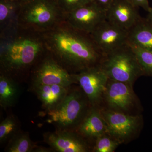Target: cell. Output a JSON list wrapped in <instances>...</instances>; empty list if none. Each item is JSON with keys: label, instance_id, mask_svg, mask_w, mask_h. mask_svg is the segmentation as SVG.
<instances>
[{"label": "cell", "instance_id": "1", "mask_svg": "<svg viewBox=\"0 0 152 152\" xmlns=\"http://www.w3.org/2000/svg\"><path fill=\"white\" fill-rule=\"evenodd\" d=\"M42 35L47 51L68 71L78 73L100 65L104 56L91 34L75 29L64 20Z\"/></svg>", "mask_w": 152, "mask_h": 152}, {"label": "cell", "instance_id": "2", "mask_svg": "<svg viewBox=\"0 0 152 152\" xmlns=\"http://www.w3.org/2000/svg\"><path fill=\"white\" fill-rule=\"evenodd\" d=\"M47 50L42 34L19 28L0 37V63L3 73L10 75L31 67Z\"/></svg>", "mask_w": 152, "mask_h": 152}, {"label": "cell", "instance_id": "3", "mask_svg": "<svg viewBox=\"0 0 152 152\" xmlns=\"http://www.w3.org/2000/svg\"><path fill=\"white\" fill-rule=\"evenodd\" d=\"M64 20L57 0L22 1L19 15L20 28L40 34L53 28Z\"/></svg>", "mask_w": 152, "mask_h": 152}, {"label": "cell", "instance_id": "4", "mask_svg": "<svg viewBox=\"0 0 152 152\" xmlns=\"http://www.w3.org/2000/svg\"><path fill=\"white\" fill-rule=\"evenodd\" d=\"M100 66L110 80L129 84L144 74L129 43L104 56Z\"/></svg>", "mask_w": 152, "mask_h": 152}, {"label": "cell", "instance_id": "5", "mask_svg": "<svg viewBox=\"0 0 152 152\" xmlns=\"http://www.w3.org/2000/svg\"><path fill=\"white\" fill-rule=\"evenodd\" d=\"M34 84L60 85L69 87L76 81L73 75L48 51L34 72Z\"/></svg>", "mask_w": 152, "mask_h": 152}, {"label": "cell", "instance_id": "6", "mask_svg": "<svg viewBox=\"0 0 152 152\" xmlns=\"http://www.w3.org/2000/svg\"><path fill=\"white\" fill-rule=\"evenodd\" d=\"M84 107V102L80 93H68L58 105L48 111L49 122L61 129L71 127L80 118Z\"/></svg>", "mask_w": 152, "mask_h": 152}, {"label": "cell", "instance_id": "7", "mask_svg": "<svg viewBox=\"0 0 152 152\" xmlns=\"http://www.w3.org/2000/svg\"><path fill=\"white\" fill-rule=\"evenodd\" d=\"M106 20L107 11L92 1L64 15V21L70 26L89 34Z\"/></svg>", "mask_w": 152, "mask_h": 152}, {"label": "cell", "instance_id": "8", "mask_svg": "<svg viewBox=\"0 0 152 152\" xmlns=\"http://www.w3.org/2000/svg\"><path fill=\"white\" fill-rule=\"evenodd\" d=\"M91 37L104 56L110 53L128 43V31L107 20L96 28Z\"/></svg>", "mask_w": 152, "mask_h": 152}, {"label": "cell", "instance_id": "9", "mask_svg": "<svg viewBox=\"0 0 152 152\" xmlns=\"http://www.w3.org/2000/svg\"><path fill=\"white\" fill-rule=\"evenodd\" d=\"M91 102L94 103L100 99L107 88L108 77L100 65L92 67L73 74Z\"/></svg>", "mask_w": 152, "mask_h": 152}, {"label": "cell", "instance_id": "10", "mask_svg": "<svg viewBox=\"0 0 152 152\" xmlns=\"http://www.w3.org/2000/svg\"><path fill=\"white\" fill-rule=\"evenodd\" d=\"M138 8L129 0H114L107 10V20L129 31L141 18Z\"/></svg>", "mask_w": 152, "mask_h": 152}, {"label": "cell", "instance_id": "11", "mask_svg": "<svg viewBox=\"0 0 152 152\" xmlns=\"http://www.w3.org/2000/svg\"><path fill=\"white\" fill-rule=\"evenodd\" d=\"M107 132L119 139L127 138L134 132L139 124L137 116H130L117 112H109L104 115Z\"/></svg>", "mask_w": 152, "mask_h": 152}, {"label": "cell", "instance_id": "12", "mask_svg": "<svg viewBox=\"0 0 152 152\" xmlns=\"http://www.w3.org/2000/svg\"><path fill=\"white\" fill-rule=\"evenodd\" d=\"M45 141L53 149L60 152L87 151L86 144L72 133L65 131H57L46 133Z\"/></svg>", "mask_w": 152, "mask_h": 152}, {"label": "cell", "instance_id": "13", "mask_svg": "<svg viewBox=\"0 0 152 152\" xmlns=\"http://www.w3.org/2000/svg\"><path fill=\"white\" fill-rule=\"evenodd\" d=\"M22 1L0 0V37L18 29L19 15Z\"/></svg>", "mask_w": 152, "mask_h": 152}, {"label": "cell", "instance_id": "14", "mask_svg": "<svg viewBox=\"0 0 152 152\" xmlns=\"http://www.w3.org/2000/svg\"><path fill=\"white\" fill-rule=\"evenodd\" d=\"M110 80V79H109ZM107 88V100L114 108L127 110L132 104L134 96L129 84L110 80Z\"/></svg>", "mask_w": 152, "mask_h": 152}, {"label": "cell", "instance_id": "15", "mask_svg": "<svg viewBox=\"0 0 152 152\" xmlns=\"http://www.w3.org/2000/svg\"><path fill=\"white\" fill-rule=\"evenodd\" d=\"M36 94L48 111L54 109L66 97L69 87L60 85L34 84Z\"/></svg>", "mask_w": 152, "mask_h": 152}, {"label": "cell", "instance_id": "16", "mask_svg": "<svg viewBox=\"0 0 152 152\" xmlns=\"http://www.w3.org/2000/svg\"><path fill=\"white\" fill-rule=\"evenodd\" d=\"M128 43L152 50V24L148 19L141 18L128 31Z\"/></svg>", "mask_w": 152, "mask_h": 152}, {"label": "cell", "instance_id": "17", "mask_svg": "<svg viewBox=\"0 0 152 152\" xmlns=\"http://www.w3.org/2000/svg\"><path fill=\"white\" fill-rule=\"evenodd\" d=\"M79 131L85 136L99 137L107 131V124L99 112L92 110L82 123Z\"/></svg>", "mask_w": 152, "mask_h": 152}, {"label": "cell", "instance_id": "18", "mask_svg": "<svg viewBox=\"0 0 152 152\" xmlns=\"http://www.w3.org/2000/svg\"><path fill=\"white\" fill-rule=\"evenodd\" d=\"M19 94L18 86L10 76L3 73L0 76V105L6 109L15 102Z\"/></svg>", "mask_w": 152, "mask_h": 152}, {"label": "cell", "instance_id": "19", "mask_svg": "<svg viewBox=\"0 0 152 152\" xmlns=\"http://www.w3.org/2000/svg\"><path fill=\"white\" fill-rule=\"evenodd\" d=\"M36 145L26 133L18 132L10 140L6 149L9 152H30L36 148Z\"/></svg>", "mask_w": 152, "mask_h": 152}, {"label": "cell", "instance_id": "20", "mask_svg": "<svg viewBox=\"0 0 152 152\" xmlns=\"http://www.w3.org/2000/svg\"><path fill=\"white\" fill-rule=\"evenodd\" d=\"M129 44L134 52L144 74L152 76V50Z\"/></svg>", "mask_w": 152, "mask_h": 152}, {"label": "cell", "instance_id": "21", "mask_svg": "<svg viewBox=\"0 0 152 152\" xmlns=\"http://www.w3.org/2000/svg\"><path fill=\"white\" fill-rule=\"evenodd\" d=\"M18 125L12 116L6 118L0 124V141L3 143L10 140L18 132Z\"/></svg>", "mask_w": 152, "mask_h": 152}, {"label": "cell", "instance_id": "22", "mask_svg": "<svg viewBox=\"0 0 152 152\" xmlns=\"http://www.w3.org/2000/svg\"><path fill=\"white\" fill-rule=\"evenodd\" d=\"M118 143L107 137L102 136L99 137L95 151L97 152H113L116 148Z\"/></svg>", "mask_w": 152, "mask_h": 152}, {"label": "cell", "instance_id": "23", "mask_svg": "<svg viewBox=\"0 0 152 152\" xmlns=\"http://www.w3.org/2000/svg\"><path fill=\"white\" fill-rule=\"evenodd\" d=\"M64 14L68 13L91 1V0H57Z\"/></svg>", "mask_w": 152, "mask_h": 152}, {"label": "cell", "instance_id": "24", "mask_svg": "<svg viewBox=\"0 0 152 152\" xmlns=\"http://www.w3.org/2000/svg\"><path fill=\"white\" fill-rule=\"evenodd\" d=\"M131 2L137 7L142 8L145 10L149 12L151 10L149 4L148 0H131Z\"/></svg>", "mask_w": 152, "mask_h": 152}, {"label": "cell", "instance_id": "25", "mask_svg": "<svg viewBox=\"0 0 152 152\" xmlns=\"http://www.w3.org/2000/svg\"><path fill=\"white\" fill-rule=\"evenodd\" d=\"M114 0H91V1L96 3L106 11L110 7Z\"/></svg>", "mask_w": 152, "mask_h": 152}, {"label": "cell", "instance_id": "26", "mask_svg": "<svg viewBox=\"0 0 152 152\" xmlns=\"http://www.w3.org/2000/svg\"><path fill=\"white\" fill-rule=\"evenodd\" d=\"M149 13V15L148 18V19L152 24V8Z\"/></svg>", "mask_w": 152, "mask_h": 152}, {"label": "cell", "instance_id": "27", "mask_svg": "<svg viewBox=\"0 0 152 152\" xmlns=\"http://www.w3.org/2000/svg\"><path fill=\"white\" fill-rule=\"evenodd\" d=\"M12 1H24L26 0H12Z\"/></svg>", "mask_w": 152, "mask_h": 152}, {"label": "cell", "instance_id": "28", "mask_svg": "<svg viewBox=\"0 0 152 152\" xmlns=\"http://www.w3.org/2000/svg\"><path fill=\"white\" fill-rule=\"evenodd\" d=\"M129 1H131V0H129Z\"/></svg>", "mask_w": 152, "mask_h": 152}]
</instances>
